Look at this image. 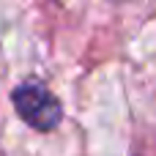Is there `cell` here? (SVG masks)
Wrapping results in <instances>:
<instances>
[{
  "label": "cell",
  "mask_w": 156,
  "mask_h": 156,
  "mask_svg": "<svg viewBox=\"0 0 156 156\" xmlns=\"http://www.w3.org/2000/svg\"><path fill=\"white\" fill-rule=\"evenodd\" d=\"M11 104L19 115V121L41 134L55 132L63 123V104L60 99L38 80L19 82L11 90Z\"/></svg>",
  "instance_id": "cell-1"
}]
</instances>
